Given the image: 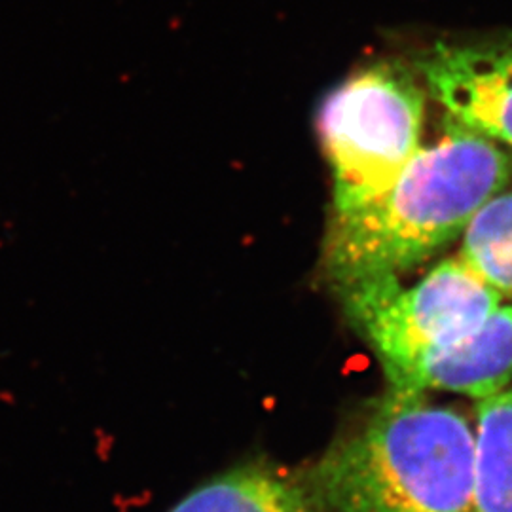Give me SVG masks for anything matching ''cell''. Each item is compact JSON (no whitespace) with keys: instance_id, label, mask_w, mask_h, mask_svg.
<instances>
[{"instance_id":"obj_9","label":"cell","mask_w":512,"mask_h":512,"mask_svg":"<svg viewBox=\"0 0 512 512\" xmlns=\"http://www.w3.org/2000/svg\"><path fill=\"white\" fill-rule=\"evenodd\" d=\"M459 260L499 298L512 300V186L499 190L461 234Z\"/></svg>"},{"instance_id":"obj_3","label":"cell","mask_w":512,"mask_h":512,"mask_svg":"<svg viewBox=\"0 0 512 512\" xmlns=\"http://www.w3.org/2000/svg\"><path fill=\"white\" fill-rule=\"evenodd\" d=\"M425 90L399 65L353 74L325 97L319 133L332 173V217L353 213L395 183L421 147Z\"/></svg>"},{"instance_id":"obj_2","label":"cell","mask_w":512,"mask_h":512,"mask_svg":"<svg viewBox=\"0 0 512 512\" xmlns=\"http://www.w3.org/2000/svg\"><path fill=\"white\" fill-rule=\"evenodd\" d=\"M475 429L425 393L389 389L315 469L334 512H469Z\"/></svg>"},{"instance_id":"obj_4","label":"cell","mask_w":512,"mask_h":512,"mask_svg":"<svg viewBox=\"0 0 512 512\" xmlns=\"http://www.w3.org/2000/svg\"><path fill=\"white\" fill-rule=\"evenodd\" d=\"M340 294L349 319L378 355L391 387L425 357L475 332L501 306L499 294L459 258L442 260L408 289L397 277H385Z\"/></svg>"},{"instance_id":"obj_6","label":"cell","mask_w":512,"mask_h":512,"mask_svg":"<svg viewBox=\"0 0 512 512\" xmlns=\"http://www.w3.org/2000/svg\"><path fill=\"white\" fill-rule=\"evenodd\" d=\"M511 380L512 306H499L475 332L425 357L391 389L446 391L482 401L507 389Z\"/></svg>"},{"instance_id":"obj_8","label":"cell","mask_w":512,"mask_h":512,"mask_svg":"<svg viewBox=\"0 0 512 512\" xmlns=\"http://www.w3.org/2000/svg\"><path fill=\"white\" fill-rule=\"evenodd\" d=\"M469 512H512V387L476 404Z\"/></svg>"},{"instance_id":"obj_1","label":"cell","mask_w":512,"mask_h":512,"mask_svg":"<svg viewBox=\"0 0 512 512\" xmlns=\"http://www.w3.org/2000/svg\"><path fill=\"white\" fill-rule=\"evenodd\" d=\"M512 181V156L446 116L384 194L332 217L323 272L334 289L397 277L458 239L482 203Z\"/></svg>"},{"instance_id":"obj_5","label":"cell","mask_w":512,"mask_h":512,"mask_svg":"<svg viewBox=\"0 0 512 512\" xmlns=\"http://www.w3.org/2000/svg\"><path fill=\"white\" fill-rule=\"evenodd\" d=\"M420 71L450 120L512 148V46H439Z\"/></svg>"},{"instance_id":"obj_7","label":"cell","mask_w":512,"mask_h":512,"mask_svg":"<svg viewBox=\"0 0 512 512\" xmlns=\"http://www.w3.org/2000/svg\"><path fill=\"white\" fill-rule=\"evenodd\" d=\"M169 512H315V507L289 476L249 465L213 478Z\"/></svg>"}]
</instances>
